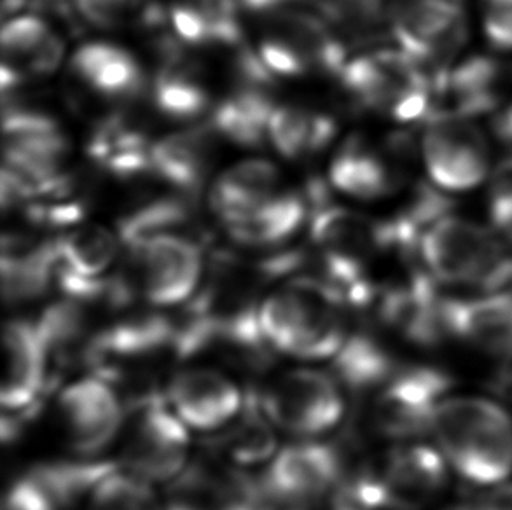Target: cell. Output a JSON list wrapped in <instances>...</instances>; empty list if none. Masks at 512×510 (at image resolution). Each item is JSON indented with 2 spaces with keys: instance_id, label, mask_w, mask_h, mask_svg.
<instances>
[{
  "instance_id": "cell-1",
  "label": "cell",
  "mask_w": 512,
  "mask_h": 510,
  "mask_svg": "<svg viewBox=\"0 0 512 510\" xmlns=\"http://www.w3.org/2000/svg\"><path fill=\"white\" fill-rule=\"evenodd\" d=\"M451 472L485 490L512 479V414L479 395H450L430 430Z\"/></svg>"
},
{
  "instance_id": "cell-2",
  "label": "cell",
  "mask_w": 512,
  "mask_h": 510,
  "mask_svg": "<svg viewBox=\"0 0 512 510\" xmlns=\"http://www.w3.org/2000/svg\"><path fill=\"white\" fill-rule=\"evenodd\" d=\"M256 311L264 345L291 359H336L348 339L334 285L299 278L271 290Z\"/></svg>"
},
{
  "instance_id": "cell-3",
  "label": "cell",
  "mask_w": 512,
  "mask_h": 510,
  "mask_svg": "<svg viewBox=\"0 0 512 510\" xmlns=\"http://www.w3.org/2000/svg\"><path fill=\"white\" fill-rule=\"evenodd\" d=\"M418 255L434 282L478 292L492 290L511 261L493 229L450 214L423 231Z\"/></svg>"
},
{
  "instance_id": "cell-4",
  "label": "cell",
  "mask_w": 512,
  "mask_h": 510,
  "mask_svg": "<svg viewBox=\"0 0 512 510\" xmlns=\"http://www.w3.org/2000/svg\"><path fill=\"white\" fill-rule=\"evenodd\" d=\"M346 91L362 107L395 123H413L432 112V77L402 49H380L353 58L341 70Z\"/></svg>"
},
{
  "instance_id": "cell-5",
  "label": "cell",
  "mask_w": 512,
  "mask_h": 510,
  "mask_svg": "<svg viewBox=\"0 0 512 510\" xmlns=\"http://www.w3.org/2000/svg\"><path fill=\"white\" fill-rule=\"evenodd\" d=\"M451 474L434 442H395L359 477L350 504L364 510H420L443 493Z\"/></svg>"
},
{
  "instance_id": "cell-6",
  "label": "cell",
  "mask_w": 512,
  "mask_h": 510,
  "mask_svg": "<svg viewBox=\"0 0 512 510\" xmlns=\"http://www.w3.org/2000/svg\"><path fill=\"white\" fill-rule=\"evenodd\" d=\"M119 439L121 469L149 483H173L187 470L189 428L165 400L154 395L137 400Z\"/></svg>"
},
{
  "instance_id": "cell-7",
  "label": "cell",
  "mask_w": 512,
  "mask_h": 510,
  "mask_svg": "<svg viewBox=\"0 0 512 510\" xmlns=\"http://www.w3.org/2000/svg\"><path fill=\"white\" fill-rule=\"evenodd\" d=\"M126 294L154 308L184 304L200 289L203 254L198 243L179 233L153 236L128 247Z\"/></svg>"
},
{
  "instance_id": "cell-8",
  "label": "cell",
  "mask_w": 512,
  "mask_h": 510,
  "mask_svg": "<svg viewBox=\"0 0 512 510\" xmlns=\"http://www.w3.org/2000/svg\"><path fill=\"white\" fill-rule=\"evenodd\" d=\"M259 402L275 427L308 441L333 432L345 418V395L338 380L310 367L277 376Z\"/></svg>"
},
{
  "instance_id": "cell-9",
  "label": "cell",
  "mask_w": 512,
  "mask_h": 510,
  "mask_svg": "<svg viewBox=\"0 0 512 510\" xmlns=\"http://www.w3.org/2000/svg\"><path fill=\"white\" fill-rule=\"evenodd\" d=\"M420 151L429 179L444 193H467L490 175L492 142L472 118L430 116Z\"/></svg>"
},
{
  "instance_id": "cell-10",
  "label": "cell",
  "mask_w": 512,
  "mask_h": 510,
  "mask_svg": "<svg viewBox=\"0 0 512 510\" xmlns=\"http://www.w3.org/2000/svg\"><path fill=\"white\" fill-rule=\"evenodd\" d=\"M450 390V376L436 367H397L374 390V428L394 442L418 441L430 434L437 411L450 397Z\"/></svg>"
},
{
  "instance_id": "cell-11",
  "label": "cell",
  "mask_w": 512,
  "mask_h": 510,
  "mask_svg": "<svg viewBox=\"0 0 512 510\" xmlns=\"http://www.w3.org/2000/svg\"><path fill=\"white\" fill-rule=\"evenodd\" d=\"M259 60L268 72L299 77L345 69V48L326 21L315 14L280 9L259 44Z\"/></svg>"
},
{
  "instance_id": "cell-12",
  "label": "cell",
  "mask_w": 512,
  "mask_h": 510,
  "mask_svg": "<svg viewBox=\"0 0 512 510\" xmlns=\"http://www.w3.org/2000/svg\"><path fill=\"white\" fill-rule=\"evenodd\" d=\"M126 413L111 381L86 376L63 388L56 423L63 442L76 455L91 458L119 439Z\"/></svg>"
},
{
  "instance_id": "cell-13",
  "label": "cell",
  "mask_w": 512,
  "mask_h": 510,
  "mask_svg": "<svg viewBox=\"0 0 512 510\" xmlns=\"http://www.w3.org/2000/svg\"><path fill=\"white\" fill-rule=\"evenodd\" d=\"M390 30L420 63L450 62L469 35L465 0H390Z\"/></svg>"
},
{
  "instance_id": "cell-14",
  "label": "cell",
  "mask_w": 512,
  "mask_h": 510,
  "mask_svg": "<svg viewBox=\"0 0 512 510\" xmlns=\"http://www.w3.org/2000/svg\"><path fill=\"white\" fill-rule=\"evenodd\" d=\"M343 467L336 449L301 439L285 446L266 463L263 490L271 505L308 510L340 484Z\"/></svg>"
},
{
  "instance_id": "cell-15",
  "label": "cell",
  "mask_w": 512,
  "mask_h": 510,
  "mask_svg": "<svg viewBox=\"0 0 512 510\" xmlns=\"http://www.w3.org/2000/svg\"><path fill=\"white\" fill-rule=\"evenodd\" d=\"M167 402L189 430L217 434L242 413L247 399L236 381L214 367H189L167 386Z\"/></svg>"
},
{
  "instance_id": "cell-16",
  "label": "cell",
  "mask_w": 512,
  "mask_h": 510,
  "mask_svg": "<svg viewBox=\"0 0 512 510\" xmlns=\"http://www.w3.org/2000/svg\"><path fill=\"white\" fill-rule=\"evenodd\" d=\"M507 77L506 67L488 56H472L455 67L439 70L432 77L430 116L474 118L499 109Z\"/></svg>"
},
{
  "instance_id": "cell-17",
  "label": "cell",
  "mask_w": 512,
  "mask_h": 510,
  "mask_svg": "<svg viewBox=\"0 0 512 510\" xmlns=\"http://www.w3.org/2000/svg\"><path fill=\"white\" fill-rule=\"evenodd\" d=\"M49 355L37 324L11 320L4 327V380L2 407L20 413L35 404L48 381Z\"/></svg>"
},
{
  "instance_id": "cell-18",
  "label": "cell",
  "mask_w": 512,
  "mask_h": 510,
  "mask_svg": "<svg viewBox=\"0 0 512 510\" xmlns=\"http://www.w3.org/2000/svg\"><path fill=\"white\" fill-rule=\"evenodd\" d=\"M121 243L119 235L97 224L60 236L56 240V276L63 289L83 299L105 289L102 280L118 259Z\"/></svg>"
},
{
  "instance_id": "cell-19",
  "label": "cell",
  "mask_w": 512,
  "mask_h": 510,
  "mask_svg": "<svg viewBox=\"0 0 512 510\" xmlns=\"http://www.w3.org/2000/svg\"><path fill=\"white\" fill-rule=\"evenodd\" d=\"M448 329L450 338L492 357L512 360V296L488 290L471 297H450Z\"/></svg>"
},
{
  "instance_id": "cell-20",
  "label": "cell",
  "mask_w": 512,
  "mask_h": 510,
  "mask_svg": "<svg viewBox=\"0 0 512 510\" xmlns=\"http://www.w3.org/2000/svg\"><path fill=\"white\" fill-rule=\"evenodd\" d=\"M2 44V90L6 93L25 76L53 74L63 58V41L48 21L35 14H20L7 21Z\"/></svg>"
},
{
  "instance_id": "cell-21",
  "label": "cell",
  "mask_w": 512,
  "mask_h": 510,
  "mask_svg": "<svg viewBox=\"0 0 512 510\" xmlns=\"http://www.w3.org/2000/svg\"><path fill=\"white\" fill-rule=\"evenodd\" d=\"M173 495L165 510H261L259 497L238 470L215 467L187 469L173 481Z\"/></svg>"
},
{
  "instance_id": "cell-22",
  "label": "cell",
  "mask_w": 512,
  "mask_h": 510,
  "mask_svg": "<svg viewBox=\"0 0 512 510\" xmlns=\"http://www.w3.org/2000/svg\"><path fill=\"white\" fill-rule=\"evenodd\" d=\"M277 166L266 159H247L228 168L212 189V207L224 224L236 221L277 194Z\"/></svg>"
},
{
  "instance_id": "cell-23",
  "label": "cell",
  "mask_w": 512,
  "mask_h": 510,
  "mask_svg": "<svg viewBox=\"0 0 512 510\" xmlns=\"http://www.w3.org/2000/svg\"><path fill=\"white\" fill-rule=\"evenodd\" d=\"M308 217L305 196L298 193L275 194L263 205L226 224L236 243L254 249L278 247L298 233Z\"/></svg>"
},
{
  "instance_id": "cell-24",
  "label": "cell",
  "mask_w": 512,
  "mask_h": 510,
  "mask_svg": "<svg viewBox=\"0 0 512 510\" xmlns=\"http://www.w3.org/2000/svg\"><path fill=\"white\" fill-rule=\"evenodd\" d=\"M275 425L264 413L259 399L247 400L242 413L217 432L212 448L233 469H247L261 463H270L277 455Z\"/></svg>"
},
{
  "instance_id": "cell-25",
  "label": "cell",
  "mask_w": 512,
  "mask_h": 510,
  "mask_svg": "<svg viewBox=\"0 0 512 510\" xmlns=\"http://www.w3.org/2000/svg\"><path fill=\"white\" fill-rule=\"evenodd\" d=\"M72 69L79 79L105 97H132L144 83L139 62L132 53L111 42L81 46L72 58Z\"/></svg>"
},
{
  "instance_id": "cell-26",
  "label": "cell",
  "mask_w": 512,
  "mask_h": 510,
  "mask_svg": "<svg viewBox=\"0 0 512 510\" xmlns=\"http://www.w3.org/2000/svg\"><path fill=\"white\" fill-rule=\"evenodd\" d=\"M329 177L338 191L359 200L383 198L401 182V175L388 159L360 142H348L338 152Z\"/></svg>"
},
{
  "instance_id": "cell-27",
  "label": "cell",
  "mask_w": 512,
  "mask_h": 510,
  "mask_svg": "<svg viewBox=\"0 0 512 510\" xmlns=\"http://www.w3.org/2000/svg\"><path fill=\"white\" fill-rule=\"evenodd\" d=\"M56 275V242L32 243L6 236L2 247V280L9 301L37 297Z\"/></svg>"
},
{
  "instance_id": "cell-28",
  "label": "cell",
  "mask_w": 512,
  "mask_h": 510,
  "mask_svg": "<svg viewBox=\"0 0 512 510\" xmlns=\"http://www.w3.org/2000/svg\"><path fill=\"white\" fill-rule=\"evenodd\" d=\"M238 0H173L170 21L187 44H238Z\"/></svg>"
},
{
  "instance_id": "cell-29",
  "label": "cell",
  "mask_w": 512,
  "mask_h": 510,
  "mask_svg": "<svg viewBox=\"0 0 512 510\" xmlns=\"http://www.w3.org/2000/svg\"><path fill=\"white\" fill-rule=\"evenodd\" d=\"M210 158V137L205 131H180L151 147V172L168 184L193 191L205 177Z\"/></svg>"
},
{
  "instance_id": "cell-30",
  "label": "cell",
  "mask_w": 512,
  "mask_h": 510,
  "mask_svg": "<svg viewBox=\"0 0 512 510\" xmlns=\"http://www.w3.org/2000/svg\"><path fill=\"white\" fill-rule=\"evenodd\" d=\"M336 125L331 118L305 107L282 105L271 114L268 138L285 158H303L326 147L334 137Z\"/></svg>"
},
{
  "instance_id": "cell-31",
  "label": "cell",
  "mask_w": 512,
  "mask_h": 510,
  "mask_svg": "<svg viewBox=\"0 0 512 510\" xmlns=\"http://www.w3.org/2000/svg\"><path fill=\"white\" fill-rule=\"evenodd\" d=\"M270 98L263 91L242 90L222 102L214 111V128L235 144L261 145L268 137L271 114Z\"/></svg>"
},
{
  "instance_id": "cell-32",
  "label": "cell",
  "mask_w": 512,
  "mask_h": 510,
  "mask_svg": "<svg viewBox=\"0 0 512 510\" xmlns=\"http://www.w3.org/2000/svg\"><path fill=\"white\" fill-rule=\"evenodd\" d=\"M151 147L139 131L114 119L95 133L90 154L116 177H137L151 172Z\"/></svg>"
},
{
  "instance_id": "cell-33",
  "label": "cell",
  "mask_w": 512,
  "mask_h": 510,
  "mask_svg": "<svg viewBox=\"0 0 512 510\" xmlns=\"http://www.w3.org/2000/svg\"><path fill=\"white\" fill-rule=\"evenodd\" d=\"M154 104L168 118L194 119L210 104L205 86L194 72L175 60H168L154 81Z\"/></svg>"
},
{
  "instance_id": "cell-34",
  "label": "cell",
  "mask_w": 512,
  "mask_h": 510,
  "mask_svg": "<svg viewBox=\"0 0 512 510\" xmlns=\"http://www.w3.org/2000/svg\"><path fill=\"white\" fill-rule=\"evenodd\" d=\"M84 505L86 510H165L153 483L118 467L98 479Z\"/></svg>"
},
{
  "instance_id": "cell-35",
  "label": "cell",
  "mask_w": 512,
  "mask_h": 510,
  "mask_svg": "<svg viewBox=\"0 0 512 510\" xmlns=\"http://www.w3.org/2000/svg\"><path fill=\"white\" fill-rule=\"evenodd\" d=\"M189 219L186 203L180 200L153 201L144 207L135 208L119 224V238L126 247L153 238V236L175 233Z\"/></svg>"
},
{
  "instance_id": "cell-36",
  "label": "cell",
  "mask_w": 512,
  "mask_h": 510,
  "mask_svg": "<svg viewBox=\"0 0 512 510\" xmlns=\"http://www.w3.org/2000/svg\"><path fill=\"white\" fill-rule=\"evenodd\" d=\"M481 20L493 48L512 51V0H481Z\"/></svg>"
},
{
  "instance_id": "cell-37",
  "label": "cell",
  "mask_w": 512,
  "mask_h": 510,
  "mask_svg": "<svg viewBox=\"0 0 512 510\" xmlns=\"http://www.w3.org/2000/svg\"><path fill=\"white\" fill-rule=\"evenodd\" d=\"M140 4L142 0H76L84 20L100 28L119 27L139 11Z\"/></svg>"
},
{
  "instance_id": "cell-38",
  "label": "cell",
  "mask_w": 512,
  "mask_h": 510,
  "mask_svg": "<svg viewBox=\"0 0 512 510\" xmlns=\"http://www.w3.org/2000/svg\"><path fill=\"white\" fill-rule=\"evenodd\" d=\"M490 221L493 231L512 243V170L500 168L490 194Z\"/></svg>"
},
{
  "instance_id": "cell-39",
  "label": "cell",
  "mask_w": 512,
  "mask_h": 510,
  "mask_svg": "<svg viewBox=\"0 0 512 510\" xmlns=\"http://www.w3.org/2000/svg\"><path fill=\"white\" fill-rule=\"evenodd\" d=\"M2 510H56L55 500L35 476L20 479L7 490Z\"/></svg>"
},
{
  "instance_id": "cell-40",
  "label": "cell",
  "mask_w": 512,
  "mask_h": 510,
  "mask_svg": "<svg viewBox=\"0 0 512 510\" xmlns=\"http://www.w3.org/2000/svg\"><path fill=\"white\" fill-rule=\"evenodd\" d=\"M460 507L462 510H512V479L499 486L485 488Z\"/></svg>"
},
{
  "instance_id": "cell-41",
  "label": "cell",
  "mask_w": 512,
  "mask_h": 510,
  "mask_svg": "<svg viewBox=\"0 0 512 510\" xmlns=\"http://www.w3.org/2000/svg\"><path fill=\"white\" fill-rule=\"evenodd\" d=\"M493 133L499 142L500 149L504 152V161L500 168L512 170V105L495 116L493 121Z\"/></svg>"
},
{
  "instance_id": "cell-42",
  "label": "cell",
  "mask_w": 512,
  "mask_h": 510,
  "mask_svg": "<svg viewBox=\"0 0 512 510\" xmlns=\"http://www.w3.org/2000/svg\"><path fill=\"white\" fill-rule=\"evenodd\" d=\"M504 386H506L507 393L512 397V367L506 373V383H504Z\"/></svg>"
},
{
  "instance_id": "cell-43",
  "label": "cell",
  "mask_w": 512,
  "mask_h": 510,
  "mask_svg": "<svg viewBox=\"0 0 512 510\" xmlns=\"http://www.w3.org/2000/svg\"><path fill=\"white\" fill-rule=\"evenodd\" d=\"M336 510H364V509H360V507H357V505L345 504V505H340V507H338V509H336Z\"/></svg>"
}]
</instances>
